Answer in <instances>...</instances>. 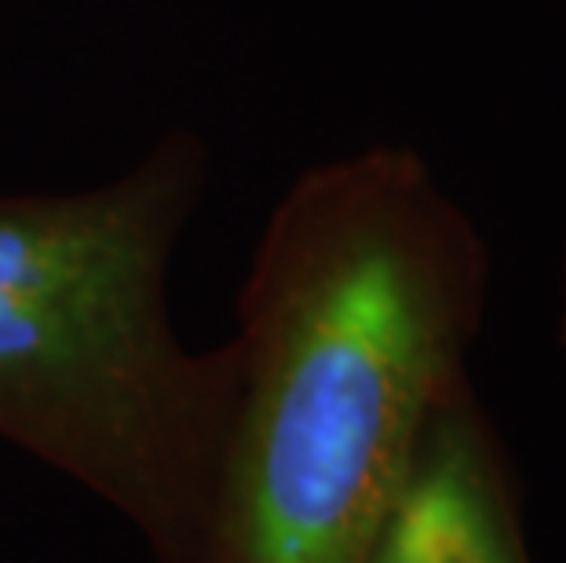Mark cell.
Wrapping results in <instances>:
<instances>
[{"instance_id":"1","label":"cell","mask_w":566,"mask_h":563,"mask_svg":"<svg viewBox=\"0 0 566 563\" xmlns=\"http://www.w3.org/2000/svg\"><path fill=\"white\" fill-rule=\"evenodd\" d=\"M472 217L406 143L300 173L238 296L198 563H358L461 395L486 307Z\"/></svg>"},{"instance_id":"2","label":"cell","mask_w":566,"mask_h":563,"mask_svg":"<svg viewBox=\"0 0 566 563\" xmlns=\"http://www.w3.org/2000/svg\"><path fill=\"white\" fill-rule=\"evenodd\" d=\"M209 150L165 132L117 176L0 190V439L198 563L234 403L231 344L176 333L168 271Z\"/></svg>"},{"instance_id":"3","label":"cell","mask_w":566,"mask_h":563,"mask_svg":"<svg viewBox=\"0 0 566 563\" xmlns=\"http://www.w3.org/2000/svg\"><path fill=\"white\" fill-rule=\"evenodd\" d=\"M515 483L472 385L439 414L358 563H530Z\"/></svg>"},{"instance_id":"4","label":"cell","mask_w":566,"mask_h":563,"mask_svg":"<svg viewBox=\"0 0 566 563\" xmlns=\"http://www.w3.org/2000/svg\"><path fill=\"white\" fill-rule=\"evenodd\" d=\"M559 341L566 352V260H563V304H559Z\"/></svg>"}]
</instances>
